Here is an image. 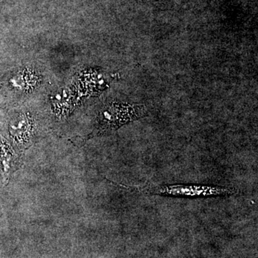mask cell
Instances as JSON below:
<instances>
[{
    "label": "cell",
    "instance_id": "cell-1",
    "mask_svg": "<svg viewBox=\"0 0 258 258\" xmlns=\"http://www.w3.org/2000/svg\"><path fill=\"white\" fill-rule=\"evenodd\" d=\"M131 191L147 195L171 197L177 198H208L237 195L238 190L233 186H207V185L154 184L147 183L145 186H126Z\"/></svg>",
    "mask_w": 258,
    "mask_h": 258
}]
</instances>
